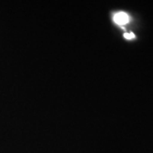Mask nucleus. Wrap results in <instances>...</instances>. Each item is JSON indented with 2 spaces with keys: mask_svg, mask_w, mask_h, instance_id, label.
Instances as JSON below:
<instances>
[{
  "mask_svg": "<svg viewBox=\"0 0 153 153\" xmlns=\"http://www.w3.org/2000/svg\"><path fill=\"white\" fill-rule=\"evenodd\" d=\"M113 21L117 25L124 26L129 22V16L125 12L119 11V12H117L113 16Z\"/></svg>",
  "mask_w": 153,
  "mask_h": 153,
  "instance_id": "1",
  "label": "nucleus"
},
{
  "mask_svg": "<svg viewBox=\"0 0 153 153\" xmlns=\"http://www.w3.org/2000/svg\"><path fill=\"white\" fill-rule=\"evenodd\" d=\"M123 36H124V38H125L126 39H128V40H131V39H134V38H135V35L133 33H124Z\"/></svg>",
  "mask_w": 153,
  "mask_h": 153,
  "instance_id": "2",
  "label": "nucleus"
}]
</instances>
